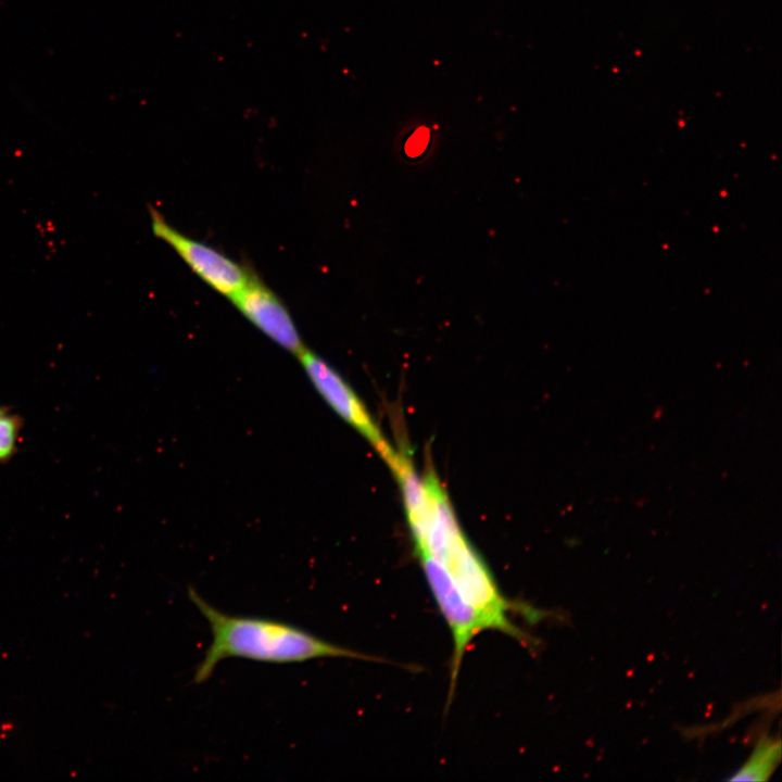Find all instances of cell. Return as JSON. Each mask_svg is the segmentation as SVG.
Segmentation results:
<instances>
[{"mask_svg":"<svg viewBox=\"0 0 782 782\" xmlns=\"http://www.w3.org/2000/svg\"><path fill=\"white\" fill-rule=\"evenodd\" d=\"M314 388L328 405L361 433L386 462L394 452L370 413L344 378L306 346L297 355Z\"/></svg>","mask_w":782,"mask_h":782,"instance_id":"cell-4","label":"cell"},{"mask_svg":"<svg viewBox=\"0 0 782 782\" xmlns=\"http://www.w3.org/2000/svg\"><path fill=\"white\" fill-rule=\"evenodd\" d=\"M230 301L251 324L288 352L297 356L305 348L285 303L254 272Z\"/></svg>","mask_w":782,"mask_h":782,"instance_id":"cell-5","label":"cell"},{"mask_svg":"<svg viewBox=\"0 0 782 782\" xmlns=\"http://www.w3.org/2000/svg\"><path fill=\"white\" fill-rule=\"evenodd\" d=\"M154 236L167 243L206 285L231 298L249 280L253 270L217 249L190 238L169 225L155 209H149Z\"/></svg>","mask_w":782,"mask_h":782,"instance_id":"cell-3","label":"cell"},{"mask_svg":"<svg viewBox=\"0 0 782 782\" xmlns=\"http://www.w3.org/2000/svg\"><path fill=\"white\" fill-rule=\"evenodd\" d=\"M384 463L399 482L412 539L416 538L424 530L429 512L425 479L416 471L407 452L395 449Z\"/></svg>","mask_w":782,"mask_h":782,"instance_id":"cell-6","label":"cell"},{"mask_svg":"<svg viewBox=\"0 0 782 782\" xmlns=\"http://www.w3.org/2000/svg\"><path fill=\"white\" fill-rule=\"evenodd\" d=\"M429 138V131L427 128H419L415 131V134L409 138V140L406 143V150L409 153H419L424 150V148L427 144Z\"/></svg>","mask_w":782,"mask_h":782,"instance_id":"cell-9","label":"cell"},{"mask_svg":"<svg viewBox=\"0 0 782 782\" xmlns=\"http://www.w3.org/2000/svg\"><path fill=\"white\" fill-rule=\"evenodd\" d=\"M187 594L207 621L212 633V642L193 674L197 684L207 681L217 665L229 657L267 664H297L328 657L383 661L287 622L223 613L207 603L193 586H188Z\"/></svg>","mask_w":782,"mask_h":782,"instance_id":"cell-1","label":"cell"},{"mask_svg":"<svg viewBox=\"0 0 782 782\" xmlns=\"http://www.w3.org/2000/svg\"><path fill=\"white\" fill-rule=\"evenodd\" d=\"M780 742L772 740L761 741L752 757L730 780L731 781H762L769 778L780 761Z\"/></svg>","mask_w":782,"mask_h":782,"instance_id":"cell-7","label":"cell"},{"mask_svg":"<svg viewBox=\"0 0 782 782\" xmlns=\"http://www.w3.org/2000/svg\"><path fill=\"white\" fill-rule=\"evenodd\" d=\"M430 593L449 626L453 639L451 664L450 705L459 673L463 657L474 640L484 630H494L491 620L470 604L459 592L450 573L436 559L418 555Z\"/></svg>","mask_w":782,"mask_h":782,"instance_id":"cell-2","label":"cell"},{"mask_svg":"<svg viewBox=\"0 0 782 782\" xmlns=\"http://www.w3.org/2000/svg\"><path fill=\"white\" fill-rule=\"evenodd\" d=\"M17 432L16 418L0 411V459L7 458L14 450Z\"/></svg>","mask_w":782,"mask_h":782,"instance_id":"cell-8","label":"cell"}]
</instances>
